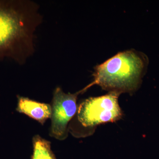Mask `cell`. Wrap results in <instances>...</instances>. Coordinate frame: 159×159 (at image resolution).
Wrapping results in <instances>:
<instances>
[{
    "mask_svg": "<svg viewBox=\"0 0 159 159\" xmlns=\"http://www.w3.org/2000/svg\"><path fill=\"white\" fill-rule=\"evenodd\" d=\"M42 20L34 2L0 0V61L25 63L35 51L34 33Z\"/></svg>",
    "mask_w": 159,
    "mask_h": 159,
    "instance_id": "6da1fadb",
    "label": "cell"
},
{
    "mask_svg": "<svg viewBox=\"0 0 159 159\" xmlns=\"http://www.w3.org/2000/svg\"><path fill=\"white\" fill-rule=\"evenodd\" d=\"M147 64L145 56L131 51L120 52L97 66L94 80L82 93L94 84L103 89L120 94L136 90L141 83Z\"/></svg>",
    "mask_w": 159,
    "mask_h": 159,
    "instance_id": "7a4b0ae2",
    "label": "cell"
},
{
    "mask_svg": "<svg viewBox=\"0 0 159 159\" xmlns=\"http://www.w3.org/2000/svg\"><path fill=\"white\" fill-rule=\"evenodd\" d=\"M119 94L114 92L100 97H90L78 106L74 122L81 129H89L92 133L97 125L113 122L122 118L123 113L119 106Z\"/></svg>",
    "mask_w": 159,
    "mask_h": 159,
    "instance_id": "3957f363",
    "label": "cell"
},
{
    "mask_svg": "<svg viewBox=\"0 0 159 159\" xmlns=\"http://www.w3.org/2000/svg\"><path fill=\"white\" fill-rule=\"evenodd\" d=\"M81 93L80 91L75 93H66L60 87L54 90L51 105V137L60 141L66 139L69 123L75 116L78 108L77 97Z\"/></svg>",
    "mask_w": 159,
    "mask_h": 159,
    "instance_id": "277c9868",
    "label": "cell"
},
{
    "mask_svg": "<svg viewBox=\"0 0 159 159\" xmlns=\"http://www.w3.org/2000/svg\"><path fill=\"white\" fill-rule=\"evenodd\" d=\"M16 110L21 113L25 114L36 120L41 124L51 117V106L48 103L34 101L27 97H18Z\"/></svg>",
    "mask_w": 159,
    "mask_h": 159,
    "instance_id": "5b68a950",
    "label": "cell"
},
{
    "mask_svg": "<svg viewBox=\"0 0 159 159\" xmlns=\"http://www.w3.org/2000/svg\"><path fill=\"white\" fill-rule=\"evenodd\" d=\"M33 153L31 159H57L51 150V143L39 135L33 138Z\"/></svg>",
    "mask_w": 159,
    "mask_h": 159,
    "instance_id": "8992f818",
    "label": "cell"
}]
</instances>
